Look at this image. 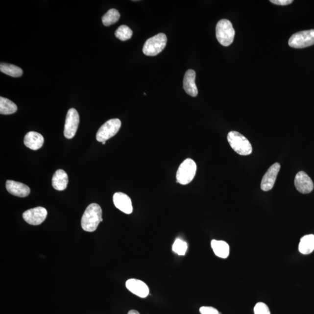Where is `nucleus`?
Returning a JSON list of instances; mask_svg holds the SVG:
<instances>
[{"label": "nucleus", "instance_id": "obj_13", "mask_svg": "<svg viewBox=\"0 0 314 314\" xmlns=\"http://www.w3.org/2000/svg\"><path fill=\"white\" fill-rule=\"evenodd\" d=\"M113 202L118 209L126 214L133 212V206L131 199L123 193L117 192L113 196Z\"/></svg>", "mask_w": 314, "mask_h": 314}, {"label": "nucleus", "instance_id": "obj_26", "mask_svg": "<svg viewBox=\"0 0 314 314\" xmlns=\"http://www.w3.org/2000/svg\"><path fill=\"white\" fill-rule=\"evenodd\" d=\"M201 314H219L218 311L212 307H201L200 309Z\"/></svg>", "mask_w": 314, "mask_h": 314}, {"label": "nucleus", "instance_id": "obj_21", "mask_svg": "<svg viewBox=\"0 0 314 314\" xmlns=\"http://www.w3.org/2000/svg\"><path fill=\"white\" fill-rule=\"evenodd\" d=\"M17 105L8 98L0 97V114L9 115L15 113L17 111Z\"/></svg>", "mask_w": 314, "mask_h": 314}, {"label": "nucleus", "instance_id": "obj_18", "mask_svg": "<svg viewBox=\"0 0 314 314\" xmlns=\"http://www.w3.org/2000/svg\"><path fill=\"white\" fill-rule=\"evenodd\" d=\"M214 253L217 257L221 259H226L229 255V245L226 242L222 241L213 240L211 242Z\"/></svg>", "mask_w": 314, "mask_h": 314}, {"label": "nucleus", "instance_id": "obj_12", "mask_svg": "<svg viewBox=\"0 0 314 314\" xmlns=\"http://www.w3.org/2000/svg\"><path fill=\"white\" fill-rule=\"evenodd\" d=\"M126 287L133 294L141 298H145L149 294V288L144 282L136 279H130L126 282Z\"/></svg>", "mask_w": 314, "mask_h": 314}, {"label": "nucleus", "instance_id": "obj_29", "mask_svg": "<svg viewBox=\"0 0 314 314\" xmlns=\"http://www.w3.org/2000/svg\"><path fill=\"white\" fill-rule=\"evenodd\" d=\"M105 144H106V142H102V145H105Z\"/></svg>", "mask_w": 314, "mask_h": 314}, {"label": "nucleus", "instance_id": "obj_10", "mask_svg": "<svg viewBox=\"0 0 314 314\" xmlns=\"http://www.w3.org/2000/svg\"><path fill=\"white\" fill-rule=\"evenodd\" d=\"M281 169V165L276 163L269 168L263 176L261 183V188L263 191H270L274 186L276 178Z\"/></svg>", "mask_w": 314, "mask_h": 314}, {"label": "nucleus", "instance_id": "obj_2", "mask_svg": "<svg viewBox=\"0 0 314 314\" xmlns=\"http://www.w3.org/2000/svg\"><path fill=\"white\" fill-rule=\"evenodd\" d=\"M228 141L233 150L239 155H248L253 151L248 140L238 132H230L228 135Z\"/></svg>", "mask_w": 314, "mask_h": 314}, {"label": "nucleus", "instance_id": "obj_4", "mask_svg": "<svg viewBox=\"0 0 314 314\" xmlns=\"http://www.w3.org/2000/svg\"><path fill=\"white\" fill-rule=\"evenodd\" d=\"M196 170V164L191 158H188L180 165L176 173V182L182 185L189 184L194 179Z\"/></svg>", "mask_w": 314, "mask_h": 314}, {"label": "nucleus", "instance_id": "obj_22", "mask_svg": "<svg viewBox=\"0 0 314 314\" xmlns=\"http://www.w3.org/2000/svg\"><path fill=\"white\" fill-rule=\"evenodd\" d=\"M120 18V14L117 9H111L102 17V24L105 26H109L117 23Z\"/></svg>", "mask_w": 314, "mask_h": 314}, {"label": "nucleus", "instance_id": "obj_1", "mask_svg": "<svg viewBox=\"0 0 314 314\" xmlns=\"http://www.w3.org/2000/svg\"><path fill=\"white\" fill-rule=\"evenodd\" d=\"M102 210L96 203L90 204L87 207L81 219V226L84 231L93 232L97 229L99 223L102 221Z\"/></svg>", "mask_w": 314, "mask_h": 314}, {"label": "nucleus", "instance_id": "obj_8", "mask_svg": "<svg viewBox=\"0 0 314 314\" xmlns=\"http://www.w3.org/2000/svg\"><path fill=\"white\" fill-rule=\"evenodd\" d=\"M79 115L74 108L68 111L64 126V136L68 139H71L76 135L79 124Z\"/></svg>", "mask_w": 314, "mask_h": 314}, {"label": "nucleus", "instance_id": "obj_24", "mask_svg": "<svg viewBox=\"0 0 314 314\" xmlns=\"http://www.w3.org/2000/svg\"><path fill=\"white\" fill-rule=\"evenodd\" d=\"M172 250L179 256H184L188 250V244L180 239H177L174 242Z\"/></svg>", "mask_w": 314, "mask_h": 314}, {"label": "nucleus", "instance_id": "obj_5", "mask_svg": "<svg viewBox=\"0 0 314 314\" xmlns=\"http://www.w3.org/2000/svg\"><path fill=\"white\" fill-rule=\"evenodd\" d=\"M167 43L166 35L164 33L158 34L145 42L143 48V52L147 56L157 55L166 48Z\"/></svg>", "mask_w": 314, "mask_h": 314}, {"label": "nucleus", "instance_id": "obj_28", "mask_svg": "<svg viewBox=\"0 0 314 314\" xmlns=\"http://www.w3.org/2000/svg\"><path fill=\"white\" fill-rule=\"evenodd\" d=\"M127 314H140V313L138 312V311L132 310L129 311Z\"/></svg>", "mask_w": 314, "mask_h": 314}, {"label": "nucleus", "instance_id": "obj_19", "mask_svg": "<svg viewBox=\"0 0 314 314\" xmlns=\"http://www.w3.org/2000/svg\"><path fill=\"white\" fill-rule=\"evenodd\" d=\"M298 250L301 254H310L314 250V235H308L301 239Z\"/></svg>", "mask_w": 314, "mask_h": 314}, {"label": "nucleus", "instance_id": "obj_7", "mask_svg": "<svg viewBox=\"0 0 314 314\" xmlns=\"http://www.w3.org/2000/svg\"><path fill=\"white\" fill-rule=\"evenodd\" d=\"M121 126V121L117 118L107 121L98 130L96 139L99 142H106L117 134Z\"/></svg>", "mask_w": 314, "mask_h": 314}, {"label": "nucleus", "instance_id": "obj_14", "mask_svg": "<svg viewBox=\"0 0 314 314\" xmlns=\"http://www.w3.org/2000/svg\"><path fill=\"white\" fill-rule=\"evenodd\" d=\"M6 188L9 193L20 197H26L30 192L29 186L13 180H7Z\"/></svg>", "mask_w": 314, "mask_h": 314}, {"label": "nucleus", "instance_id": "obj_20", "mask_svg": "<svg viewBox=\"0 0 314 314\" xmlns=\"http://www.w3.org/2000/svg\"><path fill=\"white\" fill-rule=\"evenodd\" d=\"M0 71L1 72L14 77H20L23 74V71L21 68L8 63H1Z\"/></svg>", "mask_w": 314, "mask_h": 314}, {"label": "nucleus", "instance_id": "obj_11", "mask_svg": "<svg viewBox=\"0 0 314 314\" xmlns=\"http://www.w3.org/2000/svg\"><path fill=\"white\" fill-rule=\"evenodd\" d=\"M294 185L297 191L302 194H309L314 189L312 179L304 171H300L296 174L294 179Z\"/></svg>", "mask_w": 314, "mask_h": 314}, {"label": "nucleus", "instance_id": "obj_16", "mask_svg": "<svg viewBox=\"0 0 314 314\" xmlns=\"http://www.w3.org/2000/svg\"><path fill=\"white\" fill-rule=\"evenodd\" d=\"M44 138L36 132H29L24 136V144L31 150H37L44 144Z\"/></svg>", "mask_w": 314, "mask_h": 314}, {"label": "nucleus", "instance_id": "obj_27", "mask_svg": "<svg viewBox=\"0 0 314 314\" xmlns=\"http://www.w3.org/2000/svg\"><path fill=\"white\" fill-rule=\"evenodd\" d=\"M270 2L279 5H288L291 4L293 1L292 0H270Z\"/></svg>", "mask_w": 314, "mask_h": 314}, {"label": "nucleus", "instance_id": "obj_25", "mask_svg": "<svg viewBox=\"0 0 314 314\" xmlns=\"http://www.w3.org/2000/svg\"><path fill=\"white\" fill-rule=\"evenodd\" d=\"M254 314H270L268 307L262 302L256 304L254 307Z\"/></svg>", "mask_w": 314, "mask_h": 314}, {"label": "nucleus", "instance_id": "obj_6", "mask_svg": "<svg viewBox=\"0 0 314 314\" xmlns=\"http://www.w3.org/2000/svg\"><path fill=\"white\" fill-rule=\"evenodd\" d=\"M314 45V29L301 31L292 35L289 45L295 48H303Z\"/></svg>", "mask_w": 314, "mask_h": 314}, {"label": "nucleus", "instance_id": "obj_17", "mask_svg": "<svg viewBox=\"0 0 314 314\" xmlns=\"http://www.w3.org/2000/svg\"><path fill=\"white\" fill-rule=\"evenodd\" d=\"M68 176L66 172L63 169H58L54 174L52 179V185L55 190L64 191L67 188Z\"/></svg>", "mask_w": 314, "mask_h": 314}, {"label": "nucleus", "instance_id": "obj_9", "mask_svg": "<svg viewBox=\"0 0 314 314\" xmlns=\"http://www.w3.org/2000/svg\"><path fill=\"white\" fill-rule=\"evenodd\" d=\"M48 216L46 208L38 207L28 210L24 212L23 218L25 221L32 225H39L45 221Z\"/></svg>", "mask_w": 314, "mask_h": 314}, {"label": "nucleus", "instance_id": "obj_23", "mask_svg": "<svg viewBox=\"0 0 314 314\" xmlns=\"http://www.w3.org/2000/svg\"><path fill=\"white\" fill-rule=\"evenodd\" d=\"M132 35V30L125 24H123V25L118 27L116 32H115V36L121 41H126V40L131 38Z\"/></svg>", "mask_w": 314, "mask_h": 314}, {"label": "nucleus", "instance_id": "obj_15", "mask_svg": "<svg viewBox=\"0 0 314 314\" xmlns=\"http://www.w3.org/2000/svg\"><path fill=\"white\" fill-rule=\"evenodd\" d=\"M195 76L196 74L194 70H189L186 71L183 79V89L192 97H196L198 95V89L195 83Z\"/></svg>", "mask_w": 314, "mask_h": 314}, {"label": "nucleus", "instance_id": "obj_3", "mask_svg": "<svg viewBox=\"0 0 314 314\" xmlns=\"http://www.w3.org/2000/svg\"><path fill=\"white\" fill-rule=\"evenodd\" d=\"M235 31L231 21L222 20L216 26V37L217 41L223 46H229L234 42Z\"/></svg>", "mask_w": 314, "mask_h": 314}]
</instances>
